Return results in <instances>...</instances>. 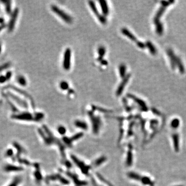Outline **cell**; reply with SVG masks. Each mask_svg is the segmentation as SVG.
Segmentation results:
<instances>
[{
  "instance_id": "cell-18",
  "label": "cell",
  "mask_w": 186,
  "mask_h": 186,
  "mask_svg": "<svg viewBox=\"0 0 186 186\" xmlns=\"http://www.w3.org/2000/svg\"><path fill=\"white\" fill-rule=\"evenodd\" d=\"M140 181H141V183H142L143 184L145 185H150L152 184V182L151 181L150 177H148L146 176L141 177Z\"/></svg>"
},
{
  "instance_id": "cell-5",
  "label": "cell",
  "mask_w": 186,
  "mask_h": 186,
  "mask_svg": "<svg viewBox=\"0 0 186 186\" xmlns=\"http://www.w3.org/2000/svg\"><path fill=\"white\" fill-rule=\"evenodd\" d=\"M88 4L89 6H90V8L91 10H92V12L94 13L95 14H96L97 18H98V19L100 21V22L102 24H106L107 22V19L105 16H104L102 15V14H100L98 12V10L97 9V7L96 4H95L94 2L93 1H89L88 2Z\"/></svg>"
},
{
  "instance_id": "cell-28",
  "label": "cell",
  "mask_w": 186,
  "mask_h": 186,
  "mask_svg": "<svg viewBox=\"0 0 186 186\" xmlns=\"http://www.w3.org/2000/svg\"><path fill=\"white\" fill-rule=\"evenodd\" d=\"M158 121L156 120H152L150 121V127L152 128H154L155 126L157 125Z\"/></svg>"
},
{
  "instance_id": "cell-19",
  "label": "cell",
  "mask_w": 186,
  "mask_h": 186,
  "mask_svg": "<svg viewBox=\"0 0 186 186\" xmlns=\"http://www.w3.org/2000/svg\"><path fill=\"white\" fill-rule=\"evenodd\" d=\"M59 87L63 91L67 90L69 88V84L67 81H62L59 84Z\"/></svg>"
},
{
  "instance_id": "cell-27",
  "label": "cell",
  "mask_w": 186,
  "mask_h": 186,
  "mask_svg": "<svg viewBox=\"0 0 186 186\" xmlns=\"http://www.w3.org/2000/svg\"><path fill=\"white\" fill-rule=\"evenodd\" d=\"M7 80L4 75H0V84L5 83Z\"/></svg>"
},
{
  "instance_id": "cell-3",
  "label": "cell",
  "mask_w": 186,
  "mask_h": 186,
  "mask_svg": "<svg viewBox=\"0 0 186 186\" xmlns=\"http://www.w3.org/2000/svg\"><path fill=\"white\" fill-rule=\"evenodd\" d=\"M72 50L69 48L65 50L63 56V67L65 70H68L71 67Z\"/></svg>"
},
{
  "instance_id": "cell-14",
  "label": "cell",
  "mask_w": 186,
  "mask_h": 186,
  "mask_svg": "<svg viewBox=\"0 0 186 186\" xmlns=\"http://www.w3.org/2000/svg\"><path fill=\"white\" fill-rule=\"evenodd\" d=\"M98 60L99 61H101L103 57H105L106 52V49L105 47L104 46H100L98 48Z\"/></svg>"
},
{
  "instance_id": "cell-23",
  "label": "cell",
  "mask_w": 186,
  "mask_h": 186,
  "mask_svg": "<svg viewBox=\"0 0 186 186\" xmlns=\"http://www.w3.org/2000/svg\"><path fill=\"white\" fill-rule=\"evenodd\" d=\"M132 162V153L131 150H130L128 152L127 158V163L128 165H130Z\"/></svg>"
},
{
  "instance_id": "cell-9",
  "label": "cell",
  "mask_w": 186,
  "mask_h": 186,
  "mask_svg": "<svg viewBox=\"0 0 186 186\" xmlns=\"http://www.w3.org/2000/svg\"><path fill=\"white\" fill-rule=\"evenodd\" d=\"M99 3L100 9H101L102 14L104 16L106 17L109 14V7L107 2L106 1H99Z\"/></svg>"
},
{
  "instance_id": "cell-25",
  "label": "cell",
  "mask_w": 186,
  "mask_h": 186,
  "mask_svg": "<svg viewBox=\"0 0 186 186\" xmlns=\"http://www.w3.org/2000/svg\"><path fill=\"white\" fill-rule=\"evenodd\" d=\"M136 43L137 44V46L138 47H139L140 48H141V49H144L146 47V44H145L144 43L141 42H140V41H138L137 40V42H136Z\"/></svg>"
},
{
  "instance_id": "cell-26",
  "label": "cell",
  "mask_w": 186,
  "mask_h": 186,
  "mask_svg": "<svg viewBox=\"0 0 186 186\" xmlns=\"http://www.w3.org/2000/svg\"><path fill=\"white\" fill-rule=\"evenodd\" d=\"M12 76H13V73L11 71L7 72L6 73H5V75L7 81H9L11 79V78H12Z\"/></svg>"
},
{
  "instance_id": "cell-21",
  "label": "cell",
  "mask_w": 186,
  "mask_h": 186,
  "mask_svg": "<svg viewBox=\"0 0 186 186\" xmlns=\"http://www.w3.org/2000/svg\"><path fill=\"white\" fill-rule=\"evenodd\" d=\"M171 126L173 129L177 128L179 126V121L177 118H175L171 122Z\"/></svg>"
},
{
  "instance_id": "cell-20",
  "label": "cell",
  "mask_w": 186,
  "mask_h": 186,
  "mask_svg": "<svg viewBox=\"0 0 186 186\" xmlns=\"http://www.w3.org/2000/svg\"><path fill=\"white\" fill-rule=\"evenodd\" d=\"M128 175H129V177L130 178H131V179H135L136 180H140V181L141 180V176L140 175H139L138 174H137V173L131 172V173H129Z\"/></svg>"
},
{
  "instance_id": "cell-29",
  "label": "cell",
  "mask_w": 186,
  "mask_h": 186,
  "mask_svg": "<svg viewBox=\"0 0 186 186\" xmlns=\"http://www.w3.org/2000/svg\"><path fill=\"white\" fill-rule=\"evenodd\" d=\"M58 130L59 133L62 134V135H64V134L65 133V132L66 131V129L64 127H63V126H60V127H58Z\"/></svg>"
},
{
  "instance_id": "cell-4",
  "label": "cell",
  "mask_w": 186,
  "mask_h": 186,
  "mask_svg": "<svg viewBox=\"0 0 186 186\" xmlns=\"http://www.w3.org/2000/svg\"><path fill=\"white\" fill-rule=\"evenodd\" d=\"M19 10L18 8H16L14 11H13L8 24V31L9 33L12 32L14 30L19 16Z\"/></svg>"
},
{
  "instance_id": "cell-12",
  "label": "cell",
  "mask_w": 186,
  "mask_h": 186,
  "mask_svg": "<svg viewBox=\"0 0 186 186\" xmlns=\"http://www.w3.org/2000/svg\"><path fill=\"white\" fill-rule=\"evenodd\" d=\"M175 63H176V66H177L178 69H179L180 72L181 73H184L185 71L184 66L183 64V63H182L180 58L178 57H177V56H176V57Z\"/></svg>"
},
{
  "instance_id": "cell-15",
  "label": "cell",
  "mask_w": 186,
  "mask_h": 186,
  "mask_svg": "<svg viewBox=\"0 0 186 186\" xmlns=\"http://www.w3.org/2000/svg\"><path fill=\"white\" fill-rule=\"evenodd\" d=\"M146 47L149 49V51L150 52V53L152 55H156L157 53V50H156L155 47L154 46V44H152L150 41H147L146 42Z\"/></svg>"
},
{
  "instance_id": "cell-13",
  "label": "cell",
  "mask_w": 186,
  "mask_h": 186,
  "mask_svg": "<svg viewBox=\"0 0 186 186\" xmlns=\"http://www.w3.org/2000/svg\"><path fill=\"white\" fill-rule=\"evenodd\" d=\"M126 72H127V68H126V66L125 64H122L119 66V74H120V77L122 78V79L124 78L126 76V75H127V74H126Z\"/></svg>"
},
{
  "instance_id": "cell-10",
  "label": "cell",
  "mask_w": 186,
  "mask_h": 186,
  "mask_svg": "<svg viewBox=\"0 0 186 186\" xmlns=\"http://www.w3.org/2000/svg\"><path fill=\"white\" fill-rule=\"evenodd\" d=\"M121 32L124 35L127 37V38H128L130 40L133 41V42H135L136 43L137 41L136 37L129 30H128L127 29H126L125 28H122L121 29Z\"/></svg>"
},
{
  "instance_id": "cell-32",
  "label": "cell",
  "mask_w": 186,
  "mask_h": 186,
  "mask_svg": "<svg viewBox=\"0 0 186 186\" xmlns=\"http://www.w3.org/2000/svg\"><path fill=\"white\" fill-rule=\"evenodd\" d=\"M2 45L1 44H0V53H1L2 52Z\"/></svg>"
},
{
  "instance_id": "cell-17",
  "label": "cell",
  "mask_w": 186,
  "mask_h": 186,
  "mask_svg": "<svg viewBox=\"0 0 186 186\" xmlns=\"http://www.w3.org/2000/svg\"><path fill=\"white\" fill-rule=\"evenodd\" d=\"M2 2L5 5V11L7 14H12L13 12L12 10V1H2Z\"/></svg>"
},
{
  "instance_id": "cell-16",
  "label": "cell",
  "mask_w": 186,
  "mask_h": 186,
  "mask_svg": "<svg viewBox=\"0 0 186 186\" xmlns=\"http://www.w3.org/2000/svg\"><path fill=\"white\" fill-rule=\"evenodd\" d=\"M17 82L21 86H25L27 85V81L26 80V78L22 75L18 76L17 78Z\"/></svg>"
},
{
  "instance_id": "cell-1",
  "label": "cell",
  "mask_w": 186,
  "mask_h": 186,
  "mask_svg": "<svg viewBox=\"0 0 186 186\" xmlns=\"http://www.w3.org/2000/svg\"><path fill=\"white\" fill-rule=\"evenodd\" d=\"M173 3H174V1H173V0H170V1H161V6L160 7L157 13L155 14L153 21L155 25L156 32L157 33V34L159 35H161L163 32V27L162 23L160 21V19L162 16L163 13H164L166 7L170 6L171 4H172Z\"/></svg>"
},
{
  "instance_id": "cell-11",
  "label": "cell",
  "mask_w": 186,
  "mask_h": 186,
  "mask_svg": "<svg viewBox=\"0 0 186 186\" xmlns=\"http://www.w3.org/2000/svg\"><path fill=\"white\" fill-rule=\"evenodd\" d=\"M172 139L173 140L174 146L175 150L176 151H179V136L177 133H174L172 135Z\"/></svg>"
},
{
  "instance_id": "cell-8",
  "label": "cell",
  "mask_w": 186,
  "mask_h": 186,
  "mask_svg": "<svg viewBox=\"0 0 186 186\" xmlns=\"http://www.w3.org/2000/svg\"><path fill=\"white\" fill-rule=\"evenodd\" d=\"M166 53L170 58V60L171 62L170 63H171V67H172V68L173 69H175L176 67V63H175L176 55H175L173 50L171 49H167L166 50Z\"/></svg>"
},
{
  "instance_id": "cell-6",
  "label": "cell",
  "mask_w": 186,
  "mask_h": 186,
  "mask_svg": "<svg viewBox=\"0 0 186 186\" xmlns=\"http://www.w3.org/2000/svg\"><path fill=\"white\" fill-rule=\"evenodd\" d=\"M130 76H131V74H128L124 78L122 79L121 83L118 85L116 91V95L117 96H120L122 95V92L124 91V90L125 89V86L128 82Z\"/></svg>"
},
{
  "instance_id": "cell-7",
  "label": "cell",
  "mask_w": 186,
  "mask_h": 186,
  "mask_svg": "<svg viewBox=\"0 0 186 186\" xmlns=\"http://www.w3.org/2000/svg\"><path fill=\"white\" fill-rule=\"evenodd\" d=\"M128 97L130 99L133 100L137 104V105L140 107L142 111L145 112H146L148 111V107L146 105L145 102L143 100L136 97V96H135V95H133L132 94H128Z\"/></svg>"
},
{
  "instance_id": "cell-22",
  "label": "cell",
  "mask_w": 186,
  "mask_h": 186,
  "mask_svg": "<svg viewBox=\"0 0 186 186\" xmlns=\"http://www.w3.org/2000/svg\"><path fill=\"white\" fill-rule=\"evenodd\" d=\"M11 65H12V64H11V63L9 62H8L6 63H4V64H2V65L0 66V72H3L4 70L9 68Z\"/></svg>"
},
{
  "instance_id": "cell-33",
  "label": "cell",
  "mask_w": 186,
  "mask_h": 186,
  "mask_svg": "<svg viewBox=\"0 0 186 186\" xmlns=\"http://www.w3.org/2000/svg\"></svg>"
},
{
  "instance_id": "cell-31",
  "label": "cell",
  "mask_w": 186,
  "mask_h": 186,
  "mask_svg": "<svg viewBox=\"0 0 186 186\" xmlns=\"http://www.w3.org/2000/svg\"><path fill=\"white\" fill-rule=\"evenodd\" d=\"M5 28V26L4 25H1L0 26V32H1L2 31V29Z\"/></svg>"
},
{
  "instance_id": "cell-24",
  "label": "cell",
  "mask_w": 186,
  "mask_h": 186,
  "mask_svg": "<svg viewBox=\"0 0 186 186\" xmlns=\"http://www.w3.org/2000/svg\"><path fill=\"white\" fill-rule=\"evenodd\" d=\"M76 125L78 127H81L82 128H85L86 127V125L85 122L81 121H77L75 122Z\"/></svg>"
},
{
  "instance_id": "cell-2",
  "label": "cell",
  "mask_w": 186,
  "mask_h": 186,
  "mask_svg": "<svg viewBox=\"0 0 186 186\" xmlns=\"http://www.w3.org/2000/svg\"><path fill=\"white\" fill-rule=\"evenodd\" d=\"M51 10L57 14V16L60 18L65 22L67 23H72L73 21L72 18L70 15L66 13L64 10L61 9L60 8L56 5H52L51 7Z\"/></svg>"
},
{
  "instance_id": "cell-30",
  "label": "cell",
  "mask_w": 186,
  "mask_h": 186,
  "mask_svg": "<svg viewBox=\"0 0 186 186\" xmlns=\"http://www.w3.org/2000/svg\"><path fill=\"white\" fill-rule=\"evenodd\" d=\"M152 111L154 114H160V112H159V111H158L157 110H156V109L153 108L152 109Z\"/></svg>"
}]
</instances>
